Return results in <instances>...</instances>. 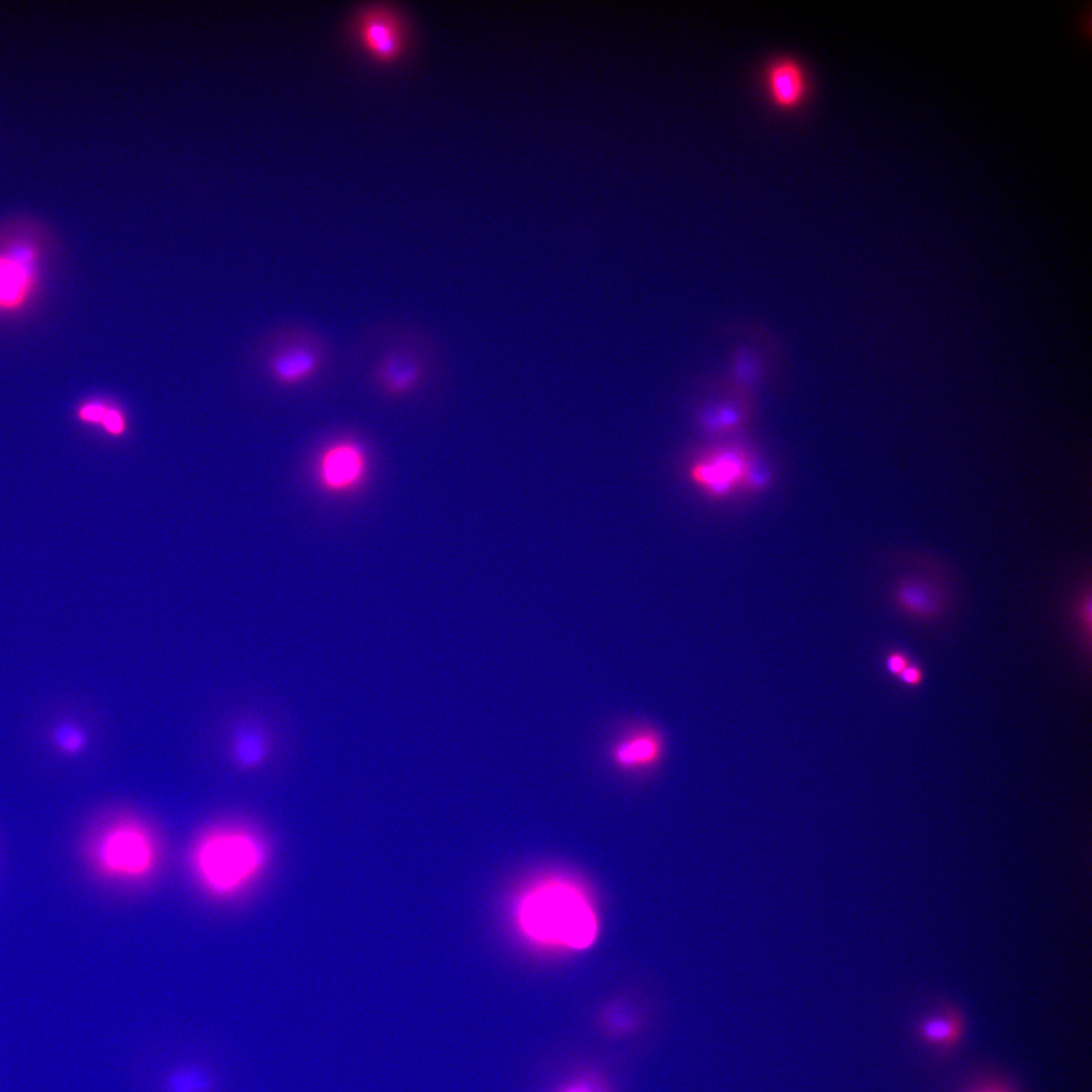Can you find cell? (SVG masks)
Segmentation results:
<instances>
[{
    "label": "cell",
    "mask_w": 1092,
    "mask_h": 1092,
    "mask_svg": "<svg viewBox=\"0 0 1092 1092\" xmlns=\"http://www.w3.org/2000/svg\"><path fill=\"white\" fill-rule=\"evenodd\" d=\"M512 920L519 935L536 948L581 951L599 936V915L589 893L565 874L542 876L516 897Z\"/></svg>",
    "instance_id": "1"
},
{
    "label": "cell",
    "mask_w": 1092,
    "mask_h": 1092,
    "mask_svg": "<svg viewBox=\"0 0 1092 1092\" xmlns=\"http://www.w3.org/2000/svg\"><path fill=\"white\" fill-rule=\"evenodd\" d=\"M266 841L240 823H220L205 829L194 841L190 866L209 895L228 898L250 886L267 866Z\"/></svg>",
    "instance_id": "2"
},
{
    "label": "cell",
    "mask_w": 1092,
    "mask_h": 1092,
    "mask_svg": "<svg viewBox=\"0 0 1092 1092\" xmlns=\"http://www.w3.org/2000/svg\"><path fill=\"white\" fill-rule=\"evenodd\" d=\"M97 845V860L108 875L129 881L153 873L158 858L154 837L136 816L125 815L114 821Z\"/></svg>",
    "instance_id": "3"
},
{
    "label": "cell",
    "mask_w": 1092,
    "mask_h": 1092,
    "mask_svg": "<svg viewBox=\"0 0 1092 1092\" xmlns=\"http://www.w3.org/2000/svg\"><path fill=\"white\" fill-rule=\"evenodd\" d=\"M430 376L426 353L413 342L388 345L374 359L370 380L377 390L390 399H400L415 393Z\"/></svg>",
    "instance_id": "4"
},
{
    "label": "cell",
    "mask_w": 1092,
    "mask_h": 1092,
    "mask_svg": "<svg viewBox=\"0 0 1092 1092\" xmlns=\"http://www.w3.org/2000/svg\"><path fill=\"white\" fill-rule=\"evenodd\" d=\"M368 460L364 448L353 439L343 438L329 444L316 463L320 486L329 493L345 494L356 490L366 478Z\"/></svg>",
    "instance_id": "5"
},
{
    "label": "cell",
    "mask_w": 1092,
    "mask_h": 1092,
    "mask_svg": "<svg viewBox=\"0 0 1092 1092\" xmlns=\"http://www.w3.org/2000/svg\"><path fill=\"white\" fill-rule=\"evenodd\" d=\"M327 361L323 343L305 335L277 348L268 360V371L278 384L293 387L314 380L325 370Z\"/></svg>",
    "instance_id": "6"
},
{
    "label": "cell",
    "mask_w": 1092,
    "mask_h": 1092,
    "mask_svg": "<svg viewBox=\"0 0 1092 1092\" xmlns=\"http://www.w3.org/2000/svg\"><path fill=\"white\" fill-rule=\"evenodd\" d=\"M37 249L30 243H15L0 252V310L22 307L36 284Z\"/></svg>",
    "instance_id": "7"
},
{
    "label": "cell",
    "mask_w": 1092,
    "mask_h": 1092,
    "mask_svg": "<svg viewBox=\"0 0 1092 1092\" xmlns=\"http://www.w3.org/2000/svg\"><path fill=\"white\" fill-rule=\"evenodd\" d=\"M356 32L364 49L379 61H392L404 49L403 23L396 11L386 6L370 5L362 9L356 20Z\"/></svg>",
    "instance_id": "8"
},
{
    "label": "cell",
    "mask_w": 1092,
    "mask_h": 1092,
    "mask_svg": "<svg viewBox=\"0 0 1092 1092\" xmlns=\"http://www.w3.org/2000/svg\"><path fill=\"white\" fill-rule=\"evenodd\" d=\"M751 462L734 447H721L697 460L691 468V477L708 494L723 497L744 485Z\"/></svg>",
    "instance_id": "9"
},
{
    "label": "cell",
    "mask_w": 1092,
    "mask_h": 1092,
    "mask_svg": "<svg viewBox=\"0 0 1092 1092\" xmlns=\"http://www.w3.org/2000/svg\"><path fill=\"white\" fill-rule=\"evenodd\" d=\"M271 735L257 718L243 717L232 727L228 751L233 766L241 771H253L265 764L271 752Z\"/></svg>",
    "instance_id": "10"
},
{
    "label": "cell",
    "mask_w": 1092,
    "mask_h": 1092,
    "mask_svg": "<svg viewBox=\"0 0 1092 1092\" xmlns=\"http://www.w3.org/2000/svg\"><path fill=\"white\" fill-rule=\"evenodd\" d=\"M765 85L771 102L779 108L798 107L807 94V79L801 64L792 57H780L766 67Z\"/></svg>",
    "instance_id": "11"
},
{
    "label": "cell",
    "mask_w": 1092,
    "mask_h": 1092,
    "mask_svg": "<svg viewBox=\"0 0 1092 1092\" xmlns=\"http://www.w3.org/2000/svg\"><path fill=\"white\" fill-rule=\"evenodd\" d=\"M663 742L654 731H639L617 742L612 750L615 764L626 770L654 765L661 757Z\"/></svg>",
    "instance_id": "12"
},
{
    "label": "cell",
    "mask_w": 1092,
    "mask_h": 1092,
    "mask_svg": "<svg viewBox=\"0 0 1092 1092\" xmlns=\"http://www.w3.org/2000/svg\"><path fill=\"white\" fill-rule=\"evenodd\" d=\"M894 599L903 612L920 619L936 616L942 605L935 586L916 576L901 579L895 587Z\"/></svg>",
    "instance_id": "13"
},
{
    "label": "cell",
    "mask_w": 1092,
    "mask_h": 1092,
    "mask_svg": "<svg viewBox=\"0 0 1092 1092\" xmlns=\"http://www.w3.org/2000/svg\"><path fill=\"white\" fill-rule=\"evenodd\" d=\"M962 1032L963 1019L952 1008L929 1015L918 1026V1033L924 1042L941 1048L953 1045Z\"/></svg>",
    "instance_id": "14"
},
{
    "label": "cell",
    "mask_w": 1092,
    "mask_h": 1092,
    "mask_svg": "<svg viewBox=\"0 0 1092 1092\" xmlns=\"http://www.w3.org/2000/svg\"><path fill=\"white\" fill-rule=\"evenodd\" d=\"M599 1021L603 1031L615 1038H623L637 1032L642 1026L640 1012L623 1000L607 1003L601 1010Z\"/></svg>",
    "instance_id": "15"
},
{
    "label": "cell",
    "mask_w": 1092,
    "mask_h": 1092,
    "mask_svg": "<svg viewBox=\"0 0 1092 1092\" xmlns=\"http://www.w3.org/2000/svg\"><path fill=\"white\" fill-rule=\"evenodd\" d=\"M53 744L65 755H75L84 750L88 743L85 729L73 721L58 724L52 733Z\"/></svg>",
    "instance_id": "16"
},
{
    "label": "cell",
    "mask_w": 1092,
    "mask_h": 1092,
    "mask_svg": "<svg viewBox=\"0 0 1092 1092\" xmlns=\"http://www.w3.org/2000/svg\"><path fill=\"white\" fill-rule=\"evenodd\" d=\"M554 1092H614L612 1085L600 1071L586 1069L562 1082Z\"/></svg>",
    "instance_id": "17"
},
{
    "label": "cell",
    "mask_w": 1092,
    "mask_h": 1092,
    "mask_svg": "<svg viewBox=\"0 0 1092 1092\" xmlns=\"http://www.w3.org/2000/svg\"><path fill=\"white\" fill-rule=\"evenodd\" d=\"M169 1092H204L208 1088L206 1076L196 1069H184L168 1079Z\"/></svg>",
    "instance_id": "18"
},
{
    "label": "cell",
    "mask_w": 1092,
    "mask_h": 1092,
    "mask_svg": "<svg viewBox=\"0 0 1092 1092\" xmlns=\"http://www.w3.org/2000/svg\"><path fill=\"white\" fill-rule=\"evenodd\" d=\"M769 473L764 467L751 463L746 477L744 485L751 489H761L766 486L769 481Z\"/></svg>",
    "instance_id": "19"
},
{
    "label": "cell",
    "mask_w": 1092,
    "mask_h": 1092,
    "mask_svg": "<svg viewBox=\"0 0 1092 1092\" xmlns=\"http://www.w3.org/2000/svg\"><path fill=\"white\" fill-rule=\"evenodd\" d=\"M101 424L107 429V431L113 434H120L125 427V422L121 412L115 407L107 406Z\"/></svg>",
    "instance_id": "20"
},
{
    "label": "cell",
    "mask_w": 1092,
    "mask_h": 1092,
    "mask_svg": "<svg viewBox=\"0 0 1092 1092\" xmlns=\"http://www.w3.org/2000/svg\"><path fill=\"white\" fill-rule=\"evenodd\" d=\"M107 405L101 402H88L79 411L82 420L92 423H101Z\"/></svg>",
    "instance_id": "21"
},
{
    "label": "cell",
    "mask_w": 1092,
    "mask_h": 1092,
    "mask_svg": "<svg viewBox=\"0 0 1092 1092\" xmlns=\"http://www.w3.org/2000/svg\"><path fill=\"white\" fill-rule=\"evenodd\" d=\"M909 664V657L901 651H893L886 658L887 669L897 677Z\"/></svg>",
    "instance_id": "22"
},
{
    "label": "cell",
    "mask_w": 1092,
    "mask_h": 1092,
    "mask_svg": "<svg viewBox=\"0 0 1092 1092\" xmlns=\"http://www.w3.org/2000/svg\"><path fill=\"white\" fill-rule=\"evenodd\" d=\"M898 677L903 684L916 687L923 679V670L919 665L910 663Z\"/></svg>",
    "instance_id": "23"
},
{
    "label": "cell",
    "mask_w": 1092,
    "mask_h": 1092,
    "mask_svg": "<svg viewBox=\"0 0 1092 1092\" xmlns=\"http://www.w3.org/2000/svg\"><path fill=\"white\" fill-rule=\"evenodd\" d=\"M973 1092H1010L1007 1088L999 1084L984 1085Z\"/></svg>",
    "instance_id": "24"
}]
</instances>
